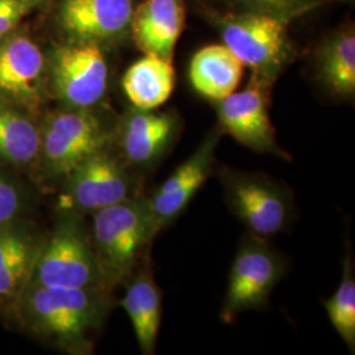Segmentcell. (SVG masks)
Returning <instances> with one entry per match:
<instances>
[{"mask_svg": "<svg viewBox=\"0 0 355 355\" xmlns=\"http://www.w3.org/2000/svg\"><path fill=\"white\" fill-rule=\"evenodd\" d=\"M15 308L29 329L79 353L89 349V334L102 327L110 297L107 288L29 284Z\"/></svg>", "mask_w": 355, "mask_h": 355, "instance_id": "6da1fadb", "label": "cell"}, {"mask_svg": "<svg viewBox=\"0 0 355 355\" xmlns=\"http://www.w3.org/2000/svg\"><path fill=\"white\" fill-rule=\"evenodd\" d=\"M157 234L148 199L142 195L92 214L89 237L108 286L128 280L145 263Z\"/></svg>", "mask_w": 355, "mask_h": 355, "instance_id": "7a4b0ae2", "label": "cell"}, {"mask_svg": "<svg viewBox=\"0 0 355 355\" xmlns=\"http://www.w3.org/2000/svg\"><path fill=\"white\" fill-rule=\"evenodd\" d=\"M224 45L253 76L274 85L280 73L291 62L293 48L288 37L292 19L267 13L229 12L214 15Z\"/></svg>", "mask_w": 355, "mask_h": 355, "instance_id": "3957f363", "label": "cell"}, {"mask_svg": "<svg viewBox=\"0 0 355 355\" xmlns=\"http://www.w3.org/2000/svg\"><path fill=\"white\" fill-rule=\"evenodd\" d=\"M29 284L64 288H108L91 237L74 217L64 218L42 242Z\"/></svg>", "mask_w": 355, "mask_h": 355, "instance_id": "277c9868", "label": "cell"}, {"mask_svg": "<svg viewBox=\"0 0 355 355\" xmlns=\"http://www.w3.org/2000/svg\"><path fill=\"white\" fill-rule=\"evenodd\" d=\"M111 141L112 135L91 108L66 107L51 114L41 128L40 158L51 175L66 178Z\"/></svg>", "mask_w": 355, "mask_h": 355, "instance_id": "5b68a950", "label": "cell"}, {"mask_svg": "<svg viewBox=\"0 0 355 355\" xmlns=\"http://www.w3.org/2000/svg\"><path fill=\"white\" fill-rule=\"evenodd\" d=\"M221 180L232 214L250 236L268 240L290 225L293 202L284 186L261 174L239 171L223 173Z\"/></svg>", "mask_w": 355, "mask_h": 355, "instance_id": "8992f818", "label": "cell"}, {"mask_svg": "<svg viewBox=\"0 0 355 355\" xmlns=\"http://www.w3.org/2000/svg\"><path fill=\"white\" fill-rule=\"evenodd\" d=\"M139 195L137 179L108 146L92 154L66 177L60 204L64 209L94 214Z\"/></svg>", "mask_w": 355, "mask_h": 355, "instance_id": "52a82bcc", "label": "cell"}, {"mask_svg": "<svg viewBox=\"0 0 355 355\" xmlns=\"http://www.w3.org/2000/svg\"><path fill=\"white\" fill-rule=\"evenodd\" d=\"M46 76L54 96L69 108H92L108 89V64L101 44L70 41L46 61Z\"/></svg>", "mask_w": 355, "mask_h": 355, "instance_id": "ba28073f", "label": "cell"}, {"mask_svg": "<svg viewBox=\"0 0 355 355\" xmlns=\"http://www.w3.org/2000/svg\"><path fill=\"white\" fill-rule=\"evenodd\" d=\"M286 272V262L266 240L250 236L239 248L229 272L221 320L232 322L246 311L266 306Z\"/></svg>", "mask_w": 355, "mask_h": 355, "instance_id": "9c48e42d", "label": "cell"}, {"mask_svg": "<svg viewBox=\"0 0 355 355\" xmlns=\"http://www.w3.org/2000/svg\"><path fill=\"white\" fill-rule=\"evenodd\" d=\"M252 76L248 87L217 102L218 127L253 152L272 154L290 159L277 141V133L270 119V87Z\"/></svg>", "mask_w": 355, "mask_h": 355, "instance_id": "30bf717a", "label": "cell"}, {"mask_svg": "<svg viewBox=\"0 0 355 355\" xmlns=\"http://www.w3.org/2000/svg\"><path fill=\"white\" fill-rule=\"evenodd\" d=\"M221 130L211 132L183 164L148 196L153 224L157 233L174 223L192 202L198 191L215 171L216 148Z\"/></svg>", "mask_w": 355, "mask_h": 355, "instance_id": "8fae6325", "label": "cell"}, {"mask_svg": "<svg viewBox=\"0 0 355 355\" xmlns=\"http://www.w3.org/2000/svg\"><path fill=\"white\" fill-rule=\"evenodd\" d=\"M46 60L37 44L24 33L13 32L0 40V98L35 111L44 99Z\"/></svg>", "mask_w": 355, "mask_h": 355, "instance_id": "7c38bea8", "label": "cell"}, {"mask_svg": "<svg viewBox=\"0 0 355 355\" xmlns=\"http://www.w3.org/2000/svg\"><path fill=\"white\" fill-rule=\"evenodd\" d=\"M133 0H60L58 24L70 41H105L130 29Z\"/></svg>", "mask_w": 355, "mask_h": 355, "instance_id": "4fadbf2b", "label": "cell"}, {"mask_svg": "<svg viewBox=\"0 0 355 355\" xmlns=\"http://www.w3.org/2000/svg\"><path fill=\"white\" fill-rule=\"evenodd\" d=\"M178 133L179 120L173 112L135 108L117 132L121 159L132 167H150L171 148Z\"/></svg>", "mask_w": 355, "mask_h": 355, "instance_id": "5bb4252c", "label": "cell"}, {"mask_svg": "<svg viewBox=\"0 0 355 355\" xmlns=\"http://www.w3.org/2000/svg\"><path fill=\"white\" fill-rule=\"evenodd\" d=\"M184 23V0H144L133 11L130 32L136 45L145 54L173 62Z\"/></svg>", "mask_w": 355, "mask_h": 355, "instance_id": "9a60e30c", "label": "cell"}, {"mask_svg": "<svg viewBox=\"0 0 355 355\" xmlns=\"http://www.w3.org/2000/svg\"><path fill=\"white\" fill-rule=\"evenodd\" d=\"M42 242L26 227H0V308H15L29 286Z\"/></svg>", "mask_w": 355, "mask_h": 355, "instance_id": "2e32d148", "label": "cell"}, {"mask_svg": "<svg viewBox=\"0 0 355 355\" xmlns=\"http://www.w3.org/2000/svg\"><path fill=\"white\" fill-rule=\"evenodd\" d=\"M132 322L144 354H154L162 322V291L153 277L149 263L128 278L127 290L120 302Z\"/></svg>", "mask_w": 355, "mask_h": 355, "instance_id": "e0dca14e", "label": "cell"}, {"mask_svg": "<svg viewBox=\"0 0 355 355\" xmlns=\"http://www.w3.org/2000/svg\"><path fill=\"white\" fill-rule=\"evenodd\" d=\"M242 74L243 64L224 44L200 49L190 64L192 87L204 98L216 102L237 89Z\"/></svg>", "mask_w": 355, "mask_h": 355, "instance_id": "ac0fdd59", "label": "cell"}, {"mask_svg": "<svg viewBox=\"0 0 355 355\" xmlns=\"http://www.w3.org/2000/svg\"><path fill=\"white\" fill-rule=\"evenodd\" d=\"M175 86V70L171 61L145 54L127 70L123 89L129 102L139 110H155L165 104Z\"/></svg>", "mask_w": 355, "mask_h": 355, "instance_id": "d6986e66", "label": "cell"}, {"mask_svg": "<svg viewBox=\"0 0 355 355\" xmlns=\"http://www.w3.org/2000/svg\"><path fill=\"white\" fill-rule=\"evenodd\" d=\"M41 128L23 108L0 98V162L26 166L40 158Z\"/></svg>", "mask_w": 355, "mask_h": 355, "instance_id": "ffe728a7", "label": "cell"}, {"mask_svg": "<svg viewBox=\"0 0 355 355\" xmlns=\"http://www.w3.org/2000/svg\"><path fill=\"white\" fill-rule=\"evenodd\" d=\"M318 79L337 96L355 92V35L353 28L328 38L318 51Z\"/></svg>", "mask_w": 355, "mask_h": 355, "instance_id": "44dd1931", "label": "cell"}, {"mask_svg": "<svg viewBox=\"0 0 355 355\" xmlns=\"http://www.w3.org/2000/svg\"><path fill=\"white\" fill-rule=\"evenodd\" d=\"M328 318L341 336L347 347L355 349V279L352 257H346L343 263V280L337 290L324 302Z\"/></svg>", "mask_w": 355, "mask_h": 355, "instance_id": "7402d4cb", "label": "cell"}, {"mask_svg": "<svg viewBox=\"0 0 355 355\" xmlns=\"http://www.w3.org/2000/svg\"><path fill=\"white\" fill-rule=\"evenodd\" d=\"M241 11L267 13L274 16L288 17L295 20L296 17L318 10L320 7L329 4L336 0H228Z\"/></svg>", "mask_w": 355, "mask_h": 355, "instance_id": "603a6c76", "label": "cell"}, {"mask_svg": "<svg viewBox=\"0 0 355 355\" xmlns=\"http://www.w3.org/2000/svg\"><path fill=\"white\" fill-rule=\"evenodd\" d=\"M49 0H0V40L17 31L19 26L48 4Z\"/></svg>", "mask_w": 355, "mask_h": 355, "instance_id": "cb8c5ba5", "label": "cell"}, {"mask_svg": "<svg viewBox=\"0 0 355 355\" xmlns=\"http://www.w3.org/2000/svg\"><path fill=\"white\" fill-rule=\"evenodd\" d=\"M23 207V196L10 178L0 174V227L16 221Z\"/></svg>", "mask_w": 355, "mask_h": 355, "instance_id": "d4e9b609", "label": "cell"}]
</instances>
